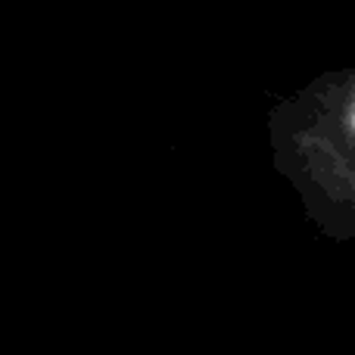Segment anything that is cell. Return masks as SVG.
Wrapping results in <instances>:
<instances>
[{
    "mask_svg": "<svg viewBox=\"0 0 355 355\" xmlns=\"http://www.w3.org/2000/svg\"><path fill=\"white\" fill-rule=\"evenodd\" d=\"M349 125H352V131H355V103H352V110H349Z\"/></svg>",
    "mask_w": 355,
    "mask_h": 355,
    "instance_id": "obj_1",
    "label": "cell"
}]
</instances>
